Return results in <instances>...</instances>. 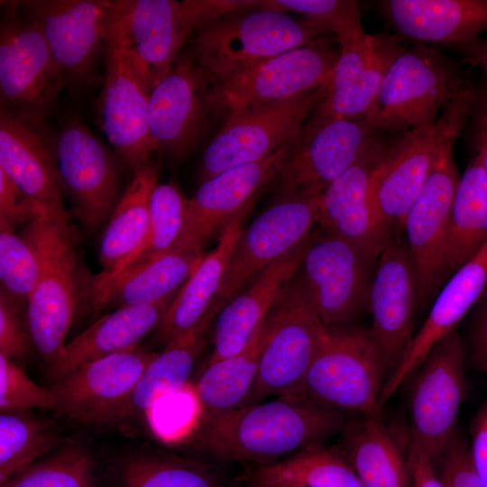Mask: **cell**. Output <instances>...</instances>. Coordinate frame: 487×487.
I'll list each match as a JSON object with an SVG mask.
<instances>
[{
    "mask_svg": "<svg viewBox=\"0 0 487 487\" xmlns=\"http://www.w3.org/2000/svg\"><path fill=\"white\" fill-rule=\"evenodd\" d=\"M346 414L321 407L301 394L243 406L205 422L199 446L225 463L265 464L323 445L342 432Z\"/></svg>",
    "mask_w": 487,
    "mask_h": 487,
    "instance_id": "obj_1",
    "label": "cell"
},
{
    "mask_svg": "<svg viewBox=\"0 0 487 487\" xmlns=\"http://www.w3.org/2000/svg\"><path fill=\"white\" fill-rule=\"evenodd\" d=\"M20 235L40 263L38 283L27 301L32 341L51 364L66 345L77 304L78 258L69 216L34 202Z\"/></svg>",
    "mask_w": 487,
    "mask_h": 487,
    "instance_id": "obj_2",
    "label": "cell"
},
{
    "mask_svg": "<svg viewBox=\"0 0 487 487\" xmlns=\"http://www.w3.org/2000/svg\"><path fill=\"white\" fill-rule=\"evenodd\" d=\"M474 82L470 78L436 120L400 133L375 170L371 198L391 239H399L406 215L443 155L453 150L465 128Z\"/></svg>",
    "mask_w": 487,
    "mask_h": 487,
    "instance_id": "obj_3",
    "label": "cell"
},
{
    "mask_svg": "<svg viewBox=\"0 0 487 487\" xmlns=\"http://www.w3.org/2000/svg\"><path fill=\"white\" fill-rule=\"evenodd\" d=\"M470 77L460 64L425 43L403 46L389 66L366 121L398 134L427 125L459 95Z\"/></svg>",
    "mask_w": 487,
    "mask_h": 487,
    "instance_id": "obj_4",
    "label": "cell"
},
{
    "mask_svg": "<svg viewBox=\"0 0 487 487\" xmlns=\"http://www.w3.org/2000/svg\"><path fill=\"white\" fill-rule=\"evenodd\" d=\"M328 38L335 39L308 18L256 8L225 14L199 30L191 55L212 80Z\"/></svg>",
    "mask_w": 487,
    "mask_h": 487,
    "instance_id": "obj_5",
    "label": "cell"
},
{
    "mask_svg": "<svg viewBox=\"0 0 487 487\" xmlns=\"http://www.w3.org/2000/svg\"><path fill=\"white\" fill-rule=\"evenodd\" d=\"M386 381L369 329L326 326L300 394L328 409L369 415L381 412L378 403Z\"/></svg>",
    "mask_w": 487,
    "mask_h": 487,
    "instance_id": "obj_6",
    "label": "cell"
},
{
    "mask_svg": "<svg viewBox=\"0 0 487 487\" xmlns=\"http://www.w3.org/2000/svg\"><path fill=\"white\" fill-rule=\"evenodd\" d=\"M122 5L127 57L149 93L193 32L243 9L241 0H130Z\"/></svg>",
    "mask_w": 487,
    "mask_h": 487,
    "instance_id": "obj_7",
    "label": "cell"
},
{
    "mask_svg": "<svg viewBox=\"0 0 487 487\" xmlns=\"http://www.w3.org/2000/svg\"><path fill=\"white\" fill-rule=\"evenodd\" d=\"M266 334L248 404L267 396L300 394L326 326L299 271L281 290L265 320Z\"/></svg>",
    "mask_w": 487,
    "mask_h": 487,
    "instance_id": "obj_8",
    "label": "cell"
},
{
    "mask_svg": "<svg viewBox=\"0 0 487 487\" xmlns=\"http://www.w3.org/2000/svg\"><path fill=\"white\" fill-rule=\"evenodd\" d=\"M333 38L316 41L211 80L209 108L227 118L325 87L339 57Z\"/></svg>",
    "mask_w": 487,
    "mask_h": 487,
    "instance_id": "obj_9",
    "label": "cell"
},
{
    "mask_svg": "<svg viewBox=\"0 0 487 487\" xmlns=\"http://www.w3.org/2000/svg\"><path fill=\"white\" fill-rule=\"evenodd\" d=\"M383 133L366 119L310 115L274 179L278 198L320 195Z\"/></svg>",
    "mask_w": 487,
    "mask_h": 487,
    "instance_id": "obj_10",
    "label": "cell"
},
{
    "mask_svg": "<svg viewBox=\"0 0 487 487\" xmlns=\"http://www.w3.org/2000/svg\"><path fill=\"white\" fill-rule=\"evenodd\" d=\"M464 365V346L455 329L434 345L409 379L406 439L432 463L458 427Z\"/></svg>",
    "mask_w": 487,
    "mask_h": 487,
    "instance_id": "obj_11",
    "label": "cell"
},
{
    "mask_svg": "<svg viewBox=\"0 0 487 487\" xmlns=\"http://www.w3.org/2000/svg\"><path fill=\"white\" fill-rule=\"evenodd\" d=\"M105 81L99 107L101 127L133 172L154 152L149 127V91L127 57L122 1H115L104 54Z\"/></svg>",
    "mask_w": 487,
    "mask_h": 487,
    "instance_id": "obj_12",
    "label": "cell"
},
{
    "mask_svg": "<svg viewBox=\"0 0 487 487\" xmlns=\"http://www.w3.org/2000/svg\"><path fill=\"white\" fill-rule=\"evenodd\" d=\"M8 5L0 29L1 110L45 122L64 86L38 23Z\"/></svg>",
    "mask_w": 487,
    "mask_h": 487,
    "instance_id": "obj_13",
    "label": "cell"
},
{
    "mask_svg": "<svg viewBox=\"0 0 487 487\" xmlns=\"http://www.w3.org/2000/svg\"><path fill=\"white\" fill-rule=\"evenodd\" d=\"M376 262L350 242L321 228L308 238L299 273L325 326H346L368 309Z\"/></svg>",
    "mask_w": 487,
    "mask_h": 487,
    "instance_id": "obj_14",
    "label": "cell"
},
{
    "mask_svg": "<svg viewBox=\"0 0 487 487\" xmlns=\"http://www.w3.org/2000/svg\"><path fill=\"white\" fill-rule=\"evenodd\" d=\"M320 195L278 199L243 230L210 309L212 317L263 270L309 238L319 222Z\"/></svg>",
    "mask_w": 487,
    "mask_h": 487,
    "instance_id": "obj_15",
    "label": "cell"
},
{
    "mask_svg": "<svg viewBox=\"0 0 487 487\" xmlns=\"http://www.w3.org/2000/svg\"><path fill=\"white\" fill-rule=\"evenodd\" d=\"M325 87L228 117L204 151L202 182L226 170L262 161L293 140Z\"/></svg>",
    "mask_w": 487,
    "mask_h": 487,
    "instance_id": "obj_16",
    "label": "cell"
},
{
    "mask_svg": "<svg viewBox=\"0 0 487 487\" xmlns=\"http://www.w3.org/2000/svg\"><path fill=\"white\" fill-rule=\"evenodd\" d=\"M15 4L40 25L63 86L89 79L105 54L115 1L36 0Z\"/></svg>",
    "mask_w": 487,
    "mask_h": 487,
    "instance_id": "obj_17",
    "label": "cell"
},
{
    "mask_svg": "<svg viewBox=\"0 0 487 487\" xmlns=\"http://www.w3.org/2000/svg\"><path fill=\"white\" fill-rule=\"evenodd\" d=\"M58 172L74 215L88 231L109 219L118 201L115 161L103 142L80 121H68L55 146Z\"/></svg>",
    "mask_w": 487,
    "mask_h": 487,
    "instance_id": "obj_18",
    "label": "cell"
},
{
    "mask_svg": "<svg viewBox=\"0 0 487 487\" xmlns=\"http://www.w3.org/2000/svg\"><path fill=\"white\" fill-rule=\"evenodd\" d=\"M453 150L446 152L408 211L402 225L417 282L418 308H427L444 285L443 252L460 179Z\"/></svg>",
    "mask_w": 487,
    "mask_h": 487,
    "instance_id": "obj_19",
    "label": "cell"
},
{
    "mask_svg": "<svg viewBox=\"0 0 487 487\" xmlns=\"http://www.w3.org/2000/svg\"><path fill=\"white\" fill-rule=\"evenodd\" d=\"M399 134L383 133L320 195L319 228L345 239L376 260L393 240L382 228L373 208L371 183Z\"/></svg>",
    "mask_w": 487,
    "mask_h": 487,
    "instance_id": "obj_20",
    "label": "cell"
},
{
    "mask_svg": "<svg viewBox=\"0 0 487 487\" xmlns=\"http://www.w3.org/2000/svg\"><path fill=\"white\" fill-rule=\"evenodd\" d=\"M418 308L416 275L404 241H391L377 259L368 309L371 335L380 352L387 380L401 362L414 336Z\"/></svg>",
    "mask_w": 487,
    "mask_h": 487,
    "instance_id": "obj_21",
    "label": "cell"
},
{
    "mask_svg": "<svg viewBox=\"0 0 487 487\" xmlns=\"http://www.w3.org/2000/svg\"><path fill=\"white\" fill-rule=\"evenodd\" d=\"M156 354L138 346L78 367L49 387L53 410L79 422L108 424Z\"/></svg>",
    "mask_w": 487,
    "mask_h": 487,
    "instance_id": "obj_22",
    "label": "cell"
},
{
    "mask_svg": "<svg viewBox=\"0 0 487 487\" xmlns=\"http://www.w3.org/2000/svg\"><path fill=\"white\" fill-rule=\"evenodd\" d=\"M293 140L262 161L226 170L204 180L188 199L183 228L175 246L203 250L213 234L237 213L253 206L263 187L276 178Z\"/></svg>",
    "mask_w": 487,
    "mask_h": 487,
    "instance_id": "obj_23",
    "label": "cell"
},
{
    "mask_svg": "<svg viewBox=\"0 0 487 487\" xmlns=\"http://www.w3.org/2000/svg\"><path fill=\"white\" fill-rule=\"evenodd\" d=\"M211 79L192 55L177 57L149 93V127L154 152L184 156L206 126Z\"/></svg>",
    "mask_w": 487,
    "mask_h": 487,
    "instance_id": "obj_24",
    "label": "cell"
},
{
    "mask_svg": "<svg viewBox=\"0 0 487 487\" xmlns=\"http://www.w3.org/2000/svg\"><path fill=\"white\" fill-rule=\"evenodd\" d=\"M339 57L311 116L365 119L385 73L404 45L389 32L342 41Z\"/></svg>",
    "mask_w": 487,
    "mask_h": 487,
    "instance_id": "obj_25",
    "label": "cell"
},
{
    "mask_svg": "<svg viewBox=\"0 0 487 487\" xmlns=\"http://www.w3.org/2000/svg\"><path fill=\"white\" fill-rule=\"evenodd\" d=\"M486 288L487 239L478 252L446 280L435 297L423 325L382 388L380 408H383L393 394L409 381L434 345L456 329Z\"/></svg>",
    "mask_w": 487,
    "mask_h": 487,
    "instance_id": "obj_26",
    "label": "cell"
},
{
    "mask_svg": "<svg viewBox=\"0 0 487 487\" xmlns=\"http://www.w3.org/2000/svg\"><path fill=\"white\" fill-rule=\"evenodd\" d=\"M45 122L1 110L0 169L32 201L69 216Z\"/></svg>",
    "mask_w": 487,
    "mask_h": 487,
    "instance_id": "obj_27",
    "label": "cell"
},
{
    "mask_svg": "<svg viewBox=\"0 0 487 487\" xmlns=\"http://www.w3.org/2000/svg\"><path fill=\"white\" fill-rule=\"evenodd\" d=\"M378 13L399 35L455 47L487 31V0H381Z\"/></svg>",
    "mask_w": 487,
    "mask_h": 487,
    "instance_id": "obj_28",
    "label": "cell"
},
{
    "mask_svg": "<svg viewBox=\"0 0 487 487\" xmlns=\"http://www.w3.org/2000/svg\"><path fill=\"white\" fill-rule=\"evenodd\" d=\"M308 240L263 270L220 309L207 362L235 355L247 347L281 290L299 271Z\"/></svg>",
    "mask_w": 487,
    "mask_h": 487,
    "instance_id": "obj_29",
    "label": "cell"
},
{
    "mask_svg": "<svg viewBox=\"0 0 487 487\" xmlns=\"http://www.w3.org/2000/svg\"><path fill=\"white\" fill-rule=\"evenodd\" d=\"M172 299L122 306L104 316L64 345L50 366V376L55 381L86 363L138 347L159 326Z\"/></svg>",
    "mask_w": 487,
    "mask_h": 487,
    "instance_id": "obj_30",
    "label": "cell"
},
{
    "mask_svg": "<svg viewBox=\"0 0 487 487\" xmlns=\"http://www.w3.org/2000/svg\"><path fill=\"white\" fill-rule=\"evenodd\" d=\"M202 250L175 246L129 272L97 275L91 292L96 308L142 305L174 299L200 262Z\"/></svg>",
    "mask_w": 487,
    "mask_h": 487,
    "instance_id": "obj_31",
    "label": "cell"
},
{
    "mask_svg": "<svg viewBox=\"0 0 487 487\" xmlns=\"http://www.w3.org/2000/svg\"><path fill=\"white\" fill-rule=\"evenodd\" d=\"M253 206L229 220L220 231L216 246L200 262L172 299L158 326L165 345L197 327L207 317L223 282L231 255L241 235L244 220Z\"/></svg>",
    "mask_w": 487,
    "mask_h": 487,
    "instance_id": "obj_32",
    "label": "cell"
},
{
    "mask_svg": "<svg viewBox=\"0 0 487 487\" xmlns=\"http://www.w3.org/2000/svg\"><path fill=\"white\" fill-rule=\"evenodd\" d=\"M336 447L363 487H412L406 443L402 447L381 412L347 419Z\"/></svg>",
    "mask_w": 487,
    "mask_h": 487,
    "instance_id": "obj_33",
    "label": "cell"
},
{
    "mask_svg": "<svg viewBox=\"0 0 487 487\" xmlns=\"http://www.w3.org/2000/svg\"><path fill=\"white\" fill-rule=\"evenodd\" d=\"M157 184L158 170L150 161L133 172L100 241L102 274L120 271L145 244L151 225V198Z\"/></svg>",
    "mask_w": 487,
    "mask_h": 487,
    "instance_id": "obj_34",
    "label": "cell"
},
{
    "mask_svg": "<svg viewBox=\"0 0 487 487\" xmlns=\"http://www.w3.org/2000/svg\"><path fill=\"white\" fill-rule=\"evenodd\" d=\"M211 319L207 317L197 327L168 342L163 351L156 354L108 424L147 415L159 399L187 385L194 363L205 347V335Z\"/></svg>",
    "mask_w": 487,
    "mask_h": 487,
    "instance_id": "obj_35",
    "label": "cell"
},
{
    "mask_svg": "<svg viewBox=\"0 0 487 487\" xmlns=\"http://www.w3.org/2000/svg\"><path fill=\"white\" fill-rule=\"evenodd\" d=\"M486 239L487 172L473 155L460 176L449 212L442 262L445 280L468 262Z\"/></svg>",
    "mask_w": 487,
    "mask_h": 487,
    "instance_id": "obj_36",
    "label": "cell"
},
{
    "mask_svg": "<svg viewBox=\"0 0 487 487\" xmlns=\"http://www.w3.org/2000/svg\"><path fill=\"white\" fill-rule=\"evenodd\" d=\"M265 334L263 321L244 351L207 363L194 387L203 423L247 405L256 381Z\"/></svg>",
    "mask_w": 487,
    "mask_h": 487,
    "instance_id": "obj_37",
    "label": "cell"
},
{
    "mask_svg": "<svg viewBox=\"0 0 487 487\" xmlns=\"http://www.w3.org/2000/svg\"><path fill=\"white\" fill-rule=\"evenodd\" d=\"M245 484H296L304 487H363L336 446H313L281 460L252 466Z\"/></svg>",
    "mask_w": 487,
    "mask_h": 487,
    "instance_id": "obj_38",
    "label": "cell"
},
{
    "mask_svg": "<svg viewBox=\"0 0 487 487\" xmlns=\"http://www.w3.org/2000/svg\"><path fill=\"white\" fill-rule=\"evenodd\" d=\"M64 441L51 420L34 417L27 410L1 411L0 487L17 471Z\"/></svg>",
    "mask_w": 487,
    "mask_h": 487,
    "instance_id": "obj_39",
    "label": "cell"
},
{
    "mask_svg": "<svg viewBox=\"0 0 487 487\" xmlns=\"http://www.w3.org/2000/svg\"><path fill=\"white\" fill-rule=\"evenodd\" d=\"M117 487H223L210 465L172 455L150 454L129 458L119 473Z\"/></svg>",
    "mask_w": 487,
    "mask_h": 487,
    "instance_id": "obj_40",
    "label": "cell"
},
{
    "mask_svg": "<svg viewBox=\"0 0 487 487\" xmlns=\"http://www.w3.org/2000/svg\"><path fill=\"white\" fill-rule=\"evenodd\" d=\"M96 467L86 447L69 442L48 457L17 471L1 487H95Z\"/></svg>",
    "mask_w": 487,
    "mask_h": 487,
    "instance_id": "obj_41",
    "label": "cell"
},
{
    "mask_svg": "<svg viewBox=\"0 0 487 487\" xmlns=\"http://www.w3.org/2000/svg\"><path fill=\"white\" fill-rule=\"evenodd\" d=\"M188 199L174 183H158L151 198V225L143 246L114 274L129 272L173 248L181 234Z\"/></svg>",
    "mask_w": 487,
    "mask_h": 487,
    "instance_id": "obj_42",
    "label": "cell"
},
{
    "mask_svg": "<svg viewBox=\"0 0 487 487\" xmlns=\"http://www.w3.org/2000/svg\"><path fill=\"white\" fill-rule=\"evenodd\" d=\"M262 8L294 12L330 32L336 42L356 40L366 34L356 0H262Z\"/></svg>",
    "mask_w": 487,
    "mask_h": 487,
    "instance_id": "obj_43",
    "label": "cell"
},
{
    "mask_svg": "<svg viewBox=\"0 0 487 487\" xmlns=\"http://www.w3.org/2000/svg\"><path fill=\"white\" fill-rule=\"evenodd\" d=\"M40 277V263L30 245L14 230L0 227L1 288L28 301Z\"/></svg>",
    "mask_w": 487,
    "mask_h": 487,
    "instance_id": "obj_44",
    "label": "cell"
},
{
    "mask_svg": "<svg viewBox=\"0 0 487 487\" xmlns=\"http://www.w3.org/2000/svg\"><path fill=\"white\" fill-rule=\"evenodd\" d=\"M34 408L54 409L50 389L35 383L12 359L0 354L1 411Z\"/></svg>",
    "mask_w": 487,
    "mask_h": 487,
    "instance_id": "obj_45",
    "label": "cell"
},
{
    "mask_svg": "<svg viewBox=\"0 0 487 487\" xmlns=\"http://www.w3.org/2000/svg\"><path fill=\"white\" fill-rule=\"evenodd\" d=\"M433 465L444 487H485L473 464L469 442L458 427Z\"/></svg>",
    "mask_w": 487,
    "mask_h": 487,
    "instance_id": "obj_46",
    "label": "cell"
},
{
    "mask_svg": "<svg viewBox=\"0 0 487 487\" xmlns=\"http://www.w3.org/2000/svg\"><path fill=\"white\" fill-rule=\"evenodd\" d=\"M199 408V402L193 390L187 389V385L179 391L168 394L159 399L147 416L151 422L169 417L167 419L152 426L153 430L166 438L174 436V430L185 427V422L189 424L192 415L201 416L200 411H193L192 409Z\"/></svg>",
    "mask_w": 487,
    "mask_h": 487,
    "instance_id": "obj_47",
    "label": "cell"
},
{
    "mask_svg": "<svg viewBox=\"0 0 487 487\" xmlns=\"http://www.w3.org/2000/svg\"><path fill=\"white\" fill-rule=\"evenodd\" d=\"M16 298L1 288L0 290V354L10 359H22L28 351L31 335L25 328Z\"/></svg>",
    "mask_w": 487,
    "mask_h": 487,
    "instance_id": "obj_48",
    "label": "cell"
},
{
    "mask_svg": "<svg viewBox=\"0 0 487 487\" xmlns=\"http://www.w3.org/2000/svg\"><path fill=\"white\" fill-rule=\"evenodd\" d=\"M470 147L487 172V78L474 83L465 128Z\"/></svg>",
    "mask_w": 487,
    "mask_h": 487,
    "instance_id": "obj_49",
    "label": "cell"
},
{
    "mask_svg": "<svg viewBox=\"0 0 487 487\" xmlns=\"http://www.w3.org/2000/svg\"><path fill=\"white\" fill-rule=\"evenodd\" d=\"M31 200L0 169V227L14 228L25 225L33 216Z\"/></svg>",
    "mask_w": 487,
    "mask_h": 487,
    "instance_id": "obj_50",
    "label": "cell"
},
{
    "mask_svg": "<svg viewBox=\"0 0 487 487\" xmlns=\"http://www.w3.org/2000/svg\"><path fill=\"white\" fill-rule=\"evenodd\" d=\"M471 310L465 362L487 377V288Z\"/></svg>",
    "mask_w": 487,
    "mask_h": 487,
    "instance_id": "obj_51",
    "label": "cell"
},
{
    "mask_svg": "<svg viewBox=\"0 0 487 487\" xmlns=\"http://www.w3.org/2000/svg\"><path fill=\"white\" fill-rule=\"evenodd\" d=\"M470 436L471 455L484 486L487 487V398L472 419Z\"/></svg>",
    "mask_w": 487,
    "mask_h": 487,
    "instance_id": "obj_52",
    "label": "cell"
},
{
    "mask_svg": "<svg viewBox=\"0 0 487 487\" xmlns=\"http://www.w3.org/2000/svg\"><path fill=\"white\" fill-rule=\"evenodd\" d=\"M412 487H444L437 477L432 461L419 449L406 440Z\"/></svg>",
    "mask_w": 487,
    "mask_h": 487,
    "instance_id": "obj_53",
    "label": "cell"
},
{
    "mask_svg": "<svg viewBox=\"0 0 487 487\" xmlns=\"http://www.w3.org/2000/svg\"><path fill=\"white\" fill-rule=\"evenodd\" d=\"M463 59V61L473 68L482 70L487 78V40L480 37L463 45L451 47Z\"/></svg>",
    "mask_w": 487,
    "mask_h": 487,
    "instance_id": "obj_54",
    "label": "cell"
},
{
    "mask_svg": "<svg viewBox=\"0 0 487 487\" xmlns=\"http://www.w3.org/2000/svg\"><path fill=\"white\" fill-rule=\"evenodd\" d=\"M248 487H304L296 484H246Z\"/></svg>",
    "mask_w": 487,
    "mask_h": 487,
    "instance_id": "obj_55",
    "label": "cell"
}]
</instances>
